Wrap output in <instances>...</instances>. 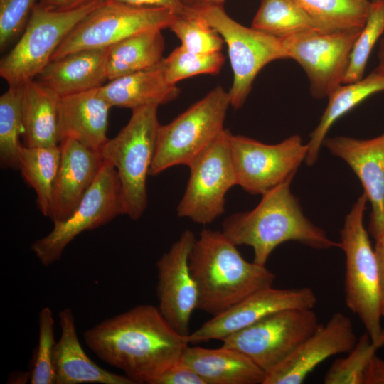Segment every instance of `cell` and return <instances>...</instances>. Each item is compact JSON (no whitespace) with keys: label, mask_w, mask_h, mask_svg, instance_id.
<instances>
[{"label":"cell","mask_w":384,"mask_h":384,"mask_svg":"<svg viewBox=\"0 0 384 384\" xmlns=\"http://www.w3.org/2000/svg\"><path fill=\"white\" fill-rule=\"evenodd\" d=\"M84 340L102 361L135 383L147 384L178 361L189 344L150 304L101 321L85 331Z\"/></svg>","instance_id":"6da1fadb"},{"label":"cell","mask_w":384,"mask_h":384,"mask_svg":"<svg viewBox=\"0 0 384 384\" xmlns=\"http://www.w3.org/2000/svg\"><path fill=\"white\" fill-rule=\"evenodd\" d=\"M292 179L262 194L253 209L230 215L223 223V233L235 245L250 246L257 264L266 265L275 248L287 241L318 250L341 248L304 214L291 191Z\"/></svg>","instance_id":"7a4b0ae2"},{"label":"cell","mask_w":384,"mask_h":384,"mask_svg":"<svg viewBox=\"0 0 384 384\" xmlns=\"http://www.w3.org/2000/svg\"><path fill=\"white\" fill-rule=\"evenodd\" d=\"M236 246L222 231L208 228L196 238L189 266L198 289L197 309L215 316L272 286L274 274L266 265L245 260Z\"/></svg>","instance_id":"3957f363"},{"label":"cell","mask_w":384,"mask_h":384,"mask_svg":"<svg viewBox=\"0 0 384 384\" xmlns=\"http://www.w3.org/2000/svg\"><path fill=\"white\" fill-rule=\"evenodd\" d=\"M157 105L132 110L122 130L107 141L100 150L104 161L118 174L124 215L141 218L146 209V179L152 164L160 124Z\"/></svg>","instance_id":"277c9868"},{"label":"cell","mask_w":384,"mask_h":384,"mask_svg":"<svg viewBox=\"0 0 384 384\" xmlns=\"http://www.w3.org/2000/svg\"><path fill=\"white\" fill-rule=\"evenodd\" d=\"M230 106L228 92L218 86L171 122L160 124L149 175L177 165L189 167L225 130Z\"/></svg>","instance_id":"5b68a950"},{"label":"cell","mask_w":384,"mask_h":384,"mask_svg":"<svg viewBox=\"0 0 384 384\" xmlns=\"http://www.w3.org/2000/svg\"><path fill=\"white\" fill-rule=\"evenodd\" d=\"M367 201L363 192L353 203L341 230L340 243L345 254L346 304L358 316L371 339L375 341L383 332V316L377 258L363 223Z\"/></svg>","instance_id":"8992f818"},{"label":"cell","mask_w":384,"mask_h":384,"mask_svg":"<svg viewBox=\"0 0 384 384\" xmlns=\"http://www.w3.org/2000/svg\"><path fill=\"white\" fill-rule=\"evenodd\" d=\"M105 0L77 9L53 11L35 6L18 42L0 62V75L9 87H23L35 80L51 60L74 27Z\"/></svg>","instance_id":"52a82bcc"},{"label":"cell","mask_w":384,"mask_h":384,"mask_svg":"<svg viewBox=\"0 0 384 384\" xmlns=\"http://www.w3.org/2000/svg\"><path fill=\"white\" fill-rule=\"evenodd\" d=\"M197 11L227 44L233 80L228 91L230 106L246 101L259 72L270 63L289 59L281 38L246 27L230 18L220 5H202Z\"/></svg>","instance_id":"ba28073f"},{"label":"cell","mask_w":384,"mask_h":384,"mask_svg":"<svg viewBox=\"0 0 384 384\" xmlns=\"http://www.w3.org/2000/svg\"><path fill=\"white\" fill-rule=\"evenodd\" d=\"M176 14L164 8H142L104 1L70 32L52 60L85 49L107 48L133 35L169 28Z\"/></svg>","instance_id":"9c48e42d"},{"label":"cell","mask_w":384,"mask_h":384,"mask_svg":"<svg viewBox=\"0 0 384 384\" xmlns=\"http://www.w3.org/2000/svg\"><path fill=\"white\" fill-rule=\"evenodd\" d=\"M124 215L121 187L115 168L104 161L93 183L72 214L55 222L53 230L31 246L40 262L48 266L59 260L67 245L80 233L90 230Z\"/></svg>","instance_id":"30bf717a"},{"label":"cell","mask_w":384,"mask_h":384,"mask_svg":"<svg viewBox=\"0 0 384 384\" xmlns=\"http://www.w3.org/2000/svg\"><path fill=\"white\" fill-rule=\"evenodd\" d=\"M319 326L312 309L282 310L225 337L223 346L243 353L266 373L287 358Z\"/></svg>","instance_id":"8fae6325"},{"label":"cell","mask_w":384,"mask_h":384,"mask_svg":"<svg viewBox=\"0 0 384 384\" xmlns=\"http://www.w3.org/2000/svg\"><path fill=\"white\" fill-rule=\"evenodd\" d=\"M229 144L238 186L254 195L294 178L309 150L298 134L267 144L230 132Z\"/></svg>","instance_id":"7c38bea8"},{"label":"cell","mask_w":384,"mask_h":384,"mask_svg":"<svg viewBox=\"0 0 384 384\" xmlns=\"http://www.w3.org/2000/svg\"><path fill=\"white\" fill-rule=\"evenodd\" d=\"M362 29L322 33L309 29L281 38L289 59L304 70L312 97H328L343 84L353 46Z\"/></svg>","instance_id":"4fadbf2b"},{"label":"cell","mask_w":384,"mask_h":384,"mask_svg":"<svg viewBox=\"0 0 384 384\" xmlns=\"http://www.w3.org/2000/svg\"><path fill=\"white\" fill-rule=\"evenodd\" d=\"M225 130L190 166L186 190L177 207V215L207 225L225 211V196L238 185L231 157L229 137Z\"/></svg>","instance_id":"5bb4252c"},{"label":"cell","mask_w":384,"mask_h":384,"mask_svg":"<svg viewBox=\"0 0 384 384\" xmlns=\"http://www.w3.org/2000/svg\"><path fill=\"white\" fill-rule=\"evenodd\" d=\"M317 302L309 287L261 289L201 325L186 336L188 343L223 340L277 311L291 309H313Z\"/></svg>","instance_id":"9a60e30c"},{"label":"cell","mask_w":384,"mask_h":384,"mask_svg":"<svg viewBox=\"0 0 384 384\" xmlns=\"http://www.w3.org/2000/svg\"><path fill=\"white\" fill-rule=\"evenodd\" d=\"M196 240L186 230L156 262V296L159 309L180 334L191 333V315L197 309L198 294L189 266V255Z\"/></svg>","instance_id":"2e32d148"},{"label":"cell","mask_w":384,"mask_h":384,"mask_svg":"<svg viewBox=\"0 0 384 384\" xmlns=\"http://www.w3.org/2000/svg\"><path fill=\"white\" fill-rule=\"evenodd\" d=\"M357 341L351 319L334 314L279 364L265 373L263 384H300L328 358L348 353Z\"/></svg>","instance_id":"e0dca14e"},{"label":"cell","mask_w":384,"mask_h":384,"mask_svg":"<svg viewBox=\"0 0 384 384\" xmlns=\"http://www.w3.org/2000/svg\"><path fill=\"white\" fill-rule=\"evenodd\" d=\"M323 146L343 159L361 181L371 205L368 233L375 240L384 233V133L371 139L326 137Z\"/></svg>","instance_id":"ac0fdd59"},{"label":"cell","mask_w":384,"mask_h":384,"mask_svg":"<svg viewBox=\"0 0 384 384\" xmlns=\"http://www.w3.org/2000/svg\"><path fill=\"white\" fill-rule=\"evenodd\" d=\"M60 166L56 177L50 219L66 220L93 183L104 162L96 151L70 139L60 143Z\"/></svg>","instance_id":"d6986e66"},{"label":"cell","mask_w":384,"mask_h":384,"mask_svg":"<svg viewBox=\"0 0 384 384\" xmlns=\"http://www.w3.org/2000/svg\"><path fill=\"white\" fill-rule=\"evenodd\" d=\"M100 87L60 98V142L73 139L96 151H100L107 142L112 106L100 94Z\"/></svg>","instance_id":"ffe728a7"},{"label":"cell","mask_w":384,"mask_h":384,"mask_svg":"<svg viewBox=\"0 0 384 384\" xmlns=\"http://www.w3.org/2000/svg\"><path fill=\"white\" fill-rule=\"evenodd\" d=\"M61 329L54 353L55 384H135L127 376L106 370L97 365L80 345L73 310L58 313Z\"/></svg>","instance_id":"44dd1931"},{"label":"cell","mask_w":384,"mask_h":384,"mask_svg":"<svg viewBox=\"0 0 384 384\" xmlns=\"http://www.w3.org/2000/svg\"><path fill=\"white\" fill-rule=\"evenodd\" d=\"M107 48L85 49L50 60L37 80L60 97L102 86L107 81Z\"/></svg>","instance_id":"7402d4cb"},{"label":"cell","mask_w":384,"mask_h":384,"mask_svg":"<svg viewBox=\"0 0 384 384\" xmlns=\"http://www.w3.org/2000/svg\"><path fill=\"white\" fill-rule=\"evenodd\" d=\"M180 359L206 384H263L265 377L245 355L223 346L214 349L188 346Z\"/></svg>","instance_id":"603a6c76"},{"label":"cell","mask_w":384,"mask_h":384,"mask_svg":"<svg viewBox=\"0 0 384 384\" xmlns=\"http://www.w3.org/2000/svg\"><path fill=\"white\" fill-rule=\"evenodd\" d=\"M100 94L112 107L132 110L149 105H164L180 93L176 85L169 84L160 63L154 68L109 80L100 87Z\"/></svg>","instance_id":"cb8c5ba5"},{"label":"cell","mask_w":384,"mask_h":384,"mask_svg":"<svg viewBox=\"0 0 384 384\" xmlns=\"http://www.w3.org/2000/svg\"><path fill=\"white\" fill-rule=\"evenodd\" d=\"M60 97L37 80L23 86L22 113L26 146L50 147L60 143Z\"/></svg>","instance_id":"d4e9b609"},{"label":"cell","mask_w":384,"mask_h":384,"mask_svg":"<svg viewBox=\"0 0 384 384\" xmlns=\"http://www.w3.org/2000/svg\"><path fill=\"white\" fill-rule=\"evenodd\" d=\"M383 91L384 76L375 70L358 81L342 84L337 87L328 97V104L319 124L309 134L306 164L312 166L316 162L328 132L339 118L368 97Z\"/></svg>","instance_id":"484cf974"},{"label":"cell","mask_w":384,"mask_h":384,"mask_svg":"<svg viewBox=\"0 0 384 384\" xmlns=\"http://www.w3.org/2000/svg\"><path fill=\"white\" fill-rule=\"evenodd\" d=\"M161 31L139 33L109 47L106 58L107 81L158 65L164 50Z\"/></svg>","instance_id":"4316f807"},{"label":"cell","mask_w":384,"mask_h":384,"mask_svg":"<svg viewBox=\"0 0 384 384\" xmlns=\"http://www.w3.org/2000/svg\"><path fill=\"white\" fill-rule=\"evenodd\" d=\"M61 151L60 144L50 147L22 146L18 169L25 181L33 188L42 214L50 218L53 195L58 175Z\"/></svg>","instance_id":"83f0119b"},{"label":"cell","mask_w":384,"mask_h":384,"mask_svg":"<svg viewBox=\"0 0 384 384\" xmlns=\"http://www.w3.org/2000/svg\"><path fill=\"white\" fill-rule=\"evenodd\" d=\"M311 18L316 30L334 33L362 29L370 0H293Z\"/></svg>","instance_id":"f1b7e54d"},{"label":"cell","mask_w":384,"mask_h":384,"mask_svg":"<svg viewBox=\"0 0 384 384\" xmlns=\"http://www.w3.org/2000/svg\"><path fill=\"white\" fill-rule=\"evenodd\" d=\"M251 27L279 38L316 29L311 18L293 0H261Z\"/></svg>","instance_id":"f546056e"},{"label":"cell","mask_w":384,"mask_h":384,"mask_svg":"<svg viewBox=\"0 0 384 384\" xmlns=\"http://www.w3.org/2000/svg\"><path fill=\"white\" fill-rule=\"evenodd\" d=\"M23 87H9L0 97V163L4 168L18 169L23 132Z\"/></svg>","instance_id":"4dcf8cb0"},{"label":"cell","mask_w":384,"mask_h":384,"mask_svg":"<svg viewBox=\"0 0 384 384\" xmlns=\"http://www.w3.org/2000/svg\"><path fill=\"white\" fill-rule=\"evenodd\" d=\"M384 346V328L378 339L373 341L366 331L344 358L334 361L324 378L325 384H363L366 368L376 351Z\"/></svg>","instance_id":"1f68e13d"},{"label":"cell","mask_w":384,"mask_h":384,"mask_svg":"<svg viewBox=\"0 0 384 384\" xmlns=\"http://www.w3.org/2000/svg\"><path fill=\"white\" fill-rule=\"evenodd\" d=\"M169 28L184 49L197 53L220 52L224 41L218 31L194 8L176 15Z\"/></svg>","instance_id":"d6a6232c"},{"label":"cell","mask_w":384,"mask_h":384,"mask_svg":"<svg viewBox=\"0 0 384 384\" xmlns=\"http://www.w3.org/2000/svg\"><path fill=\"white\" fill-rule=\"evenodd\" d=\"M221 52L197 53L181 46L160 63L166 82L176 85L178 82L200 74L215 75L224 63Z\"/></svg>","instance_id":"836d02e7"},{"label":"cell","mask_w":384,"mask_h":384,"mask_svg":"<svg viewBox=\"0 0 384 384\" xmlns=\"http://www.w3.org/2000/svg\"><path fill=\"white\" fill-rule=\"evenodd\" d=\"M384 33V1H371L368 16L351 52L343 84L360 80L364 76L371 51Z\"/></svg>","instance_id":"e575fe53"},{"label":"cell","mask_w":384,"mask_h":384,"mask_svg":"<svg viewBox=\"0 0 384 384\" xmlns=\"http://www.w3.org/2000/svg\"><path fill=\"white\" fill-rule=\"evenodd\" d=\"M38 343L30 370V383L55 384L54 353L56 341L51 309L43 308L38 316Z\"/></svg>","instance_id":"d590c367"},{"label":"cell","mask_w":384,"mask_h":384,"mask_svg":"<svg viewBox=\"0 0 384 384\" xmlns=\"http://www.w3.org/2000/svg\"><path fill=\"white\" fill-rule=\"evenodd\" d=\"M39 0H0V49L4 50L25 30Z\"/></svg>","instance_id":"8d00e7d4"},{"label":"cell","mask_w":384,"mask_h":384,"mask_svg":"<svg viewBox=\"0 0 384 384\" xmlns=\"http://www.w3.org/2000/svg\"><path fill=\"white\" fill-rule=\"evenodd\" d=\"M151 384H206V383L179 358L154 378Z\"/></svg>","instance_id":"74e56055"},{"label":"cell","mask_w":384,"mask_h":384,"mask_svg":"<svg viewBox=\"0 0 384 384\" xmlns=\"http://www.w3.org/2000/svg\"><path fill=\"white\" fill-rule=\"evenodd\" d=\"M113 1L130 6L142 8H164L172 11L176 15L181 14L190 10L183 0H105Z\"/></svg>","instance_id":"f35d334b"},{"label":"cell","mask_w":384,"mask_h":384,"mask_svg":"<svg viewBox=\"0 0 384 384\" xmlns=\"http://www.w3.org/2000/svg\"><path fill=\"white\" fill-rule=\"evenodd\" d=\"M363 384H384V360L375 354L368 363Z\"/></svg>","instance_id":"ab89813d"},{"label":"cell","mask_w":384,"mask_h":384,"mask_svg":"<svg viewBox=\"0 0 384 384\" xmlns=\"http://www.w3.org/2000/svg\"><path fill=\"white\" fill-rule=\"evenodd\" d=\"M374 250L375 252L378 269V288L380 310L384 317V233L375 240Z\"/></svg>","instance_id":"60d3db41"},{"label":"cell","mask_w":384,"mask_h":384,"mask_svg":"<svg viewBox=\"0 0 384 384\" xmlns=\"http://www.w3.org/2000/svg\"><path fill=\"white\" fill-rule=\"evenodd\" d=\"M94 0H39L38 5L53 11H68L77 9Z\"/></svg>","instance_id":"b9f144b4"},{"label":"cell","mask_w":384,"mask_h":384,"mask_svg":"<svg viewBox=\"0 0 384 384\" xmlns=\"http://www.w3.org/2000/svg\"><path fill=\"white\" fill-rule=\"evenodd\" d=\"M378 63L375 68V70L384 76V36L380 40L378 51Z\"/></svg>","instance_id":"7bdbcfd3"},{"label":"cell","mask_w":384,"mask_h":384,"mask_svg":"<svg viewBox=\"0 0 384 384\" xmlns=\"http://www.w3.org/2000/svg\"><path fill=\"white\" fill-rule=\"evenodd\" d=\"M186 6L196 9L203 5V0H183Z\"/></svg>","instance_id":"ee69618b"},{"label":"cell","mask_w":384,"mask_h":384,"mask_svg":"<svg viewBox=\"0 0 384 384\" xmlns=\"http://www.w3.org/2000/svg\"><path fill=\"white\" fill-rule=\"evenodd\" d=\"M225 1V0H203V5L210 4L222 6Z\"/></svg>","instance_id":"f6af8a7d"},{"label":"cell","mask_w":384,"mask_h":384,"mask_svg":"<svg viewBox=\"0 0 384 384\" xmlns=\"http://www.w3.org/2000/svg\"><path fill=\"white\" fill-rule=\"evenodd\" d=\"M371 1H384V0H370Z\"/></svg>","instance_id":"bcb514c9"}]
</instances>
